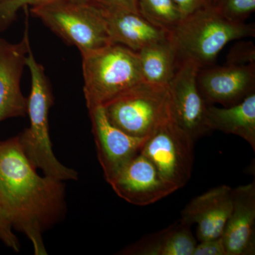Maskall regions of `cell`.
<instances>
[{"label": "cell", "mask_w": 255, "mask_h": 255, "mask_svg": "<svg viewBox=\"0 0 255 255\" xmlns=\"http://www.w3.org/2000/svg\"><path fill=\"white\" fill-rule=\"evenodd\" d=\"M114 192L132 205L154 204L174 192L142 153L130 159L109 182Z\"/></svg>", "instance_id": "cell-11"}, {"label": "cell", "mask_w": 255, "mask_h": 255, "mask_svg": "<svg viewBox=\"0 0 255 255\" xmlns=\"http://www.w3.org/2000/svg\"><path fill=\"white\" fill-rule=\"evenodd\" d=\"M177 6L182 18L193 14L198 10L211 6L207 0H172Z\"/></svg>", "instance_id": "cell-25"}, {"label": "cell", "mask_w": 255, "mask_h": 255, "mask_svg": "<svg viewBox=\"0 0 255 255\" xmlns=\"http://www.w3.org/2000/svg\"><path fill=\"white\" fill-rule=\"evenodd\" d=\"M54 1L57 0H5L1 1L0 2V27L6 26L11 22L16 12L21 8L37 6Z\"/></svg>", "instance_id": "cell-21"}, {"label": "cell", "mask_w": 255, "mask_h": 255, "mask_svg": "<svg viewBox=\"0 0 255 255\" xmlns=\"http://www.w3.org/2000/svg\"><path fill=\"white\" fill-rule=\"evenodd\" d=\"M137 9L149 22L169 33L182 19L172 0H137Z\"/></svg>", "instance_id": "cell-19"}, {"label": "cell", "mask_w": 255, "mask_h": 255, "mask_svg": "<svg viewBox=\"0 0 255 255\" xmlns=\"http://www.w3.org/2000/svg\"><path fill=\"white\" fill-rule=\"evenodd\" d=\"M143 81L168 85L179 66L177 50L170 36L137 52Z\"/></svg>", "instance_id": "cell-18"}, {"label": "cell", "mask_w": 255, "mask_h": 255, "mask_svg": "<svg viewBox=\"0 0 255 255\" xmlns=\"http://www.w3.org/2000/svg\"><path fill=\"white\" fill-rule=\"evenodd\" d=\"M197 84L208 105L224 107L237 105L254 93L255 64L230 65L199 70Z\"/></svg>", "instance_id": "cell-12"}, {"label": "cell", "mask_w": 255, "mask_h": 255, "mask_svg": "<svg viewBox=\"0 0 255 255\" xmlns=\"http://www.w3.org/2000/svg\"><path fill=\"white\" fill-rule=\"evenodd\" d=\"M200 70L192 62H180L167 85L172 118L194 141L211 131L206 124L208 105L198 87L197 75Z\"/></svg>", "instance_id": "cell-8"}, {"label": "cell", "mask_w": 255, "mask_h": 255, "mask_svg": "<svg viewBox=\"0 0 255 255\" xmlns=\"http://www.w3.org/2000/svg\"><path fill=\"white\" fill-rule=\"evenodd\" d=\"M26 65L31 73V87L28 99L27 115L30 126L17 135L20 145L35 168L44 175L60 181L77 180L78 173L60 163L55 157L49 135L48 114L53 96L44 68L28 50Z\"/></svg>", "instance_id": "cell-2"}, {"label": "cell", "mask_w": 255, "mask_h": 255, "mask_svg": "<svg viewBox=\"0 0 255 255\" xmlns=\"http://www.w3.org/2000/svg\"><path fill=\"white\" fill-rule=\"evenodd\" d=\"M255 35L254 25L229 21L213 5L182 18L169 33L179 63L187 60L200 69L214 63L230 42Z\"/></svg>", "instance_id": "cell-3"}, {"label": "cell", "mask_w": 255, "mask_h": 255, "mask_svg": "<svg viewBox=\"0 0 255 255\" xmlns=\"http://www.w3.org/2000/svg\"><path fill=\"white\" fill-rule=\"evenodd\" d=\"M197 244L190 225L182 219L158 232L146 236L121 254L130 255H192Z\"/></svg>", "instance_id": "cell-16"}, {"label": "cell", "mask_w": 255, "mask_h": 255, "mask_svg": "<svg viewBox=\"0 0 255 255\" xmlns=\"http://www.w3.org/2000/svg\"><path fill=\"white\" fill-rule=\"evenodd\" d=\"M0 199L12 228L27 236L35 255L48 254L43 233L63 218L65 185L38 175L17 136L0 142Z\"/></svg>", "instance_id": "cell-1"}, {"label": "cell", "mask_w": 255, "mask_h": 255, "mask_svg": "<svg viewBox=\"0 0 255 255\" xmlns=\"http://www.w3.org/2000/svg\"><path fill=\"white\" fill-rule=\"evenodd\" d=\"M233 207L222 236L227 255L255 254V182L232 189Z\"/></svg>", "instance_id": "cell-14"}, {"label": "cell", "mask_w": 255, "mask_h": 255, "mask_svg": "<svg viewBox=\"0 0 255 255\" xmlns=\"http://www.w3.org/2000/svg\"><path fill=\"white\" fill-rule=\"evenodd\" d=\"M103 107L110 123L133 137H148L173 119L168 86L145 81Z\"/></svg>", "instance_id": "cell-6"}, {"label": "cell", "mask_w": 255, "mask_h": 255, "mask_svg": "<svg viewBox=\"0 0 255 255\" xmlns=\"http://www.w3.org/2000/svg\"><path fill=\"white\" fill-rule=\"evenodd\" d=\"M232 188L223 184L194 198L182 211L187 224L197 225L199 241L221 237L232 211Z\"/></svg>", "instance_id": "cell-13"}, {"label": "cell", "mask_w": 255, "mask_h": 255, "mask_svg": "<svg viewBox=\"0 0 255 255\" xmlns=\"http://www.w3.org/2000/svg\"><path fill=\"white\" fill-rule=\"evenodd\" d=\"M227 64L246 65L255 64V48L252 42L238 43L230 50Z\"/></svg>", "instance_id": "cell-22"}, {"label": "cell", "mask_w": 255, "mask_h": 255, "mask_svg": "<svg viewBox=\"0 0 255 255\" xmlns=\"http://www.w3.org/2000/svg\"><path fill=\"white\" fill-rule=\"evenodd\" d=\"M97 158L105 180H111L135 155L140 153L146 138L128 135L110 123L102 106L89 110Z\"/></svg>", "instance_id": "cell-9"}, {"label": "cell", "mask_w": 255, "mask_h": 255, "mask_svg": "<svg viewBox=\"0 0 255 255\" xmlns=\"http://www.w3.org/2000/svg\"><path fill=\"white\" fill-rule=\"evenodd\" d=\"M192 255H227L222 237L206 240L197 243Z\"/></svg>", "instance_id": "cell-24"}, {"label": "cell", "mask_w": 255, "mask_h": 255, "mask_svg": "<svg viewBox=\"0 0 255 255\" xmlns=\"http://www.w3.org/2000/svg\"><path fill=\"white\" fill-rule=\"evenodd\" d=\"M31 11L82 55L113 43L106 10L93 0H57L32 6Z\"/></svg>", "instance_id": "cell-4"}, {"label": "cell", "mask_w": 255, "mask_h": 255, "mask_svg": "<svg viewBox=\"0 0 255 255\" xmlns=\"http://www.w3.org/2000/svg\"><path fill=\"white\" fill-rule=\"evenodd\" d=\"M102 7L107 10H127L138 12L137 0H95Z\"/></svg>", "instance_id": "cell-26"}, {"label": "cell", "mask_w": 255, "mask_h": 255, "mask_svg": "<svg viewBox=\"0 0 255 255\" xmlns=\"http://www.w3.org/2000/svg\"><path fill=\"white\" fill-rule=\"evenodd\" d=\"M27 17L23 38L19 43H11L0 39V122L27 115L28 99L23 95L20 86L31 48Z\"/></svg>", "instance_id": "cell-10"}, {"label": "cell", "mask_w": 255, "mask_h": 255, "mask_svg": "<svg viewBox=\"0 0 255 255\" xmlns=\"http://www.w3.org/2000/svg\"><path fill=\"white\" fill-rule=\"evenodd\" d=\"M105 10L113 43L138 52L145 46L169 36V32L152 24L140 13L127 10Z\"/></svg>", "instance_id": "cell-15"}, {"label": "cell", "mask_w": 255, "mask_h": 255, "mask_svg": "<svg viewBox=\"0 0 255 255\" xmlns=\"http://www.w3.org/2000/svg\"><path fill=\"white\" fill-rule=\"evenodd\" d=\"M12 226L0 199V241L13 251H20V243L12 232Z\"/></svg>", "instance_id": "cell-23"}, {"label": "cell", "mask_w": 255, "mask_h": 255, "mask_svg": "<svg viewBox=\"0 0 255 255\" xmlns=\"http://www.w3.org/2000/svg\"><path fill=\"white\" fill-rule=\"evenodd\" d=\"M194 142L190 135L172 119L147 137L140 152L176 191L190 179L194 160Z\"/></svg>", "instance_id": "cell-7"}, {"label": "cell", "mask_w": 255, "mask_h": 255, "mask_svg": "<svg viewBox=\"0 0 255 255\" xmlns=\"http://www.w3.org/2000/svg\"><path fill=\"white\" fill-rule=\"evenodd\" d=\"M206 124L211 130H217L242 137L255 150V93L237 105L220 107L208 105Z\"/></svg>", "instance_id": "cell-17"}, {"label": "cell", "mask_w": 255, "mask_h": 255, "mask_svg": "<svg viewBox=\"0 0 255 255\" xmlns=\"http://www.w3.org/2000/svg\"><path fill=\"white\" fill-rule=\"evenodd\" d=\"M5 0H0V2H1V1H4Z\"/></svg>", "instance_id": "cell-27"}, {"label": "cell", "mask_w": 255, "mask_h": 255, "mask_svg": "<svg viewBox=\"0 0 255 255\" xmlns=\"http://www.w3.org/2000/svg\"><path fill=\"white\" fill-rule=\"evenodd\" d=\"M216 10L233 22H244L245 19L255 9V0H221Z\"/></svg>", "instance_id": "cell-20"}, {"label": "cell", "mask_w": 255, "mask_h": 255, "mask_svg": "<svg viewBox=\"0 0 255 255\" xmlns=\"http://www.w3.org/2000/svg\"><path fill=\"white\" fill-rule=\"evenodd\" d=\"M84 95L91 110L143 82L137 52L117 43L82 55Z\"/></svg>", "instance_id": "cell-5"}]
</instances>
